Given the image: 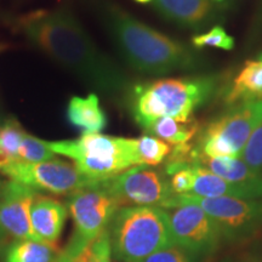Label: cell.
Returning a JSON list of instances; mask_svg holds the SVG:
<instances>
[{"instance_id": "23", "label": "cell", "mask_w": 262, "mask_h": 262, "mask_svg": "<svg viewBox=\"0 0 262 262\" xmlns=\"http://www.w3.org/2000/svg\"><path fill=\"white\" fill-rule=\"evenodd\" d=\"M54 157L55 153L50 149L47 141L25 134L18 149V162L41 163L54 159Z\"/></svg>"}, {"instance_id": "10", "label": "cell", "mask_w": 262, "mask_h": 262, "mask_svg": "<svg viewBox=\"0 0 262 262\" xmlns=\"http://www.w3.org/2000/svg\"><path fill=\"white\" fill-rule=\"evenodd\" d=\"M183 204H194L220 225L222 229L234 231L253 227L262 222V202L234 196L205 198L194 194H176L164 206L173 209Z\"/></svg>"}, {"instance_id": "22", "label": "cell", "mask_w": 262, "mask_h": 262, "mask_svg": "<svg viewBox=\"0 0 262 262\" xmlns=\"http://www.w3.org/2000/svg\"><path fill=\"white\" fill-rule=\"evenodd\" d=\"M166 175L171 176L170 187L173 194H188L192 192L195 182V171L192 164L168 163Z\"/></svg>"}, {"instance_id": "30", "label": "cell", "mask_w": 262, "mask_h": 262, "mask_svg": "<svg viewBox=\"0 0 262 262\" xmlns=\"http://www.w3.org/2000/svg\"><path fill=\"white\" fill-rule=\"evenodd\" d=\"M14 162V159H12V157L9 155V153H6L4 149L0 147V169H4L6 166L9 165V164H11Z\"/></svg>"}, {"instance_id": "33", "label": "cell", "mask_w": 262, "mask_h": 262, "mask_svg": "<svg viewBox=\"0 0 262 262\" xmlns=\"http://www.w3.org/2000/svg\"><path fill=\"white\" fill-rule=\"evenodd\" d=\"M2 186H3V185H0V191H2Z\"/></svg>"}, {"instance_id": "4", "label": "cell", "mask_w": 262, "mask_h": 262, "mask_svg": "<svg viewBox=\"0 0 262 262\" xmlns=\"http://www.w3.org/2000/svg\"><path fill=\"white\" fill-rule=\"evenodd\" d=\"M112 253L119 261L139 262L175 245L169 212L159 206H125L108 226Z\"/></svg>"}, {"instance_id": "15", "label": "cell", "mask_w": 262, "mask_h": 262, "mask_svg": "<svg viewBox=\"0 0 262 262\" xmlns=\"http://www.w3.org/2000/svg\"><path fill=\"white\" fill-rule=\"evenodd\" d=\"M67 206L50 196L37 194L31 208L33 232L39 242L55 244L67 219Z\"/></svg>"}, {"instance_id": "28", "label": "cell", "mask_w": 262, "mask_h": 262, "mask_svg": "<svg viewBox=\"0 0 262 262\" xmlns=\"http://www.w3.org/2000/svg\"><path fill=\"white\" fill-rule=\"evenodd\" d=\"M139 262H189V257L182 249L173 245L169 249L157 251Z\"/></svg>"}, {"instance_id": "11", "label": "cell", "mask_w": 262, "mask_h": 262, "mask_svg": "<svg viewBox=\"0 0 262 262\" xmlns=\"http://www.w3.org/2000/svg\"><path fill=\"white\" fill-rule=\"evenodd\" d=\"M170 229L175 245L188 251L214 248L222 228L214 219L194 204H183L169 212Z\"/></svg>"}, {"instance_id": "1", "label": "cell", "mask_w": 262, "mask_h": 262, "mask_svg": "<svg viewBox=\"0 0 262 262\" xmlns=\"http://www.w3.org/2000/svg\"><path fill=\"white\" fill-rule=\"evenodd\" d=\"M17 26L35 47L100 93L119 96L129 89L125 72L96 47L66 6L24 16Z\"/></svg>"}, {"instance_id": "2", "label": "cell", "mask_w": 262, "mask_h": 262, "mask_svg": "<svg viewBox=\"0 0 262 262\" xmlns=\"http://www.w3.org/2000/svg\"><path fill=\"white\" fill-rule=\"evenodd\" d=\"M95 5L118 50L140 73L163 75L206 66L194 49L142 24L119 5L110 0H97Z\"/></svg>"}, {"instance_id": "8", "label": "cell", "mask_w": 262, "mask_h": 262, "mask_svg": "<svg viewBox=\"0 0 262 262\" xmlns=\"http://www.w3.org/2000/svg\"><path fill=\"white\" fill-rule=\"evenodd\" d=\"M11 181L28 186L34 191L52 194H72L95 182L83 175L73 163L51 159L41 163H24L14 160L3 169Z\"/></svg>"}, {"instance_id": "19", "label": "cell", "mask_w": 262, "mask_h": 262, "mask_svg": "<svg viewBox=\"0 0 262 262\" xmlns=\"http://www.w3.org/2000/svg\"><path fill=\"white\" fill-rule=\"evenodd\" d=\"M201 124L194 118L180 122L173 118L164 117L157 119L146 131L148 135L171 143L173 146L189 145L193 137L199 133Z\"/></svg>"}, {"instance_id": "29", "label": "cell", "mask_w": 262, "mask_h": 262, "mask_svg": "<svg viewBox=\"0 0 262 262\" xmlns=\"http://www.w3.org/2000/svg\"><path fill=\"white\" fill-rule=\"evenodd\" d=\"M77 256H78V255L75 254L71 248L67 247V248H66L64 251H62L61 256L58 257L55 262H74L75 257H77Z\"/></svg>"}, {"instance_id": "32", "label": "cell", "mask_w": 262, "mask_h": 262, "mask_svg": "<svg viewBox=\"0 0 262 262\" xmlns=\"http://www.w3.org/2000/svg\"><path fill=\"white\" fill-rule=\"evenodd\" d=\"M212 2H215V3H217V4H220V3L224 2V0H212Z\"/></svg>"}, {"instance_id": "12", "label": "cell", "mask_w": 262, "mask_h": 262, "mask_svg": "<svg viewBox=\"0 0 262 262\" xmlns=\"http://www.w3.org/2000/svg\"><path fill=\"white\" fill-rule=\"evenodd\" d=\"M37 192L19 182L9 181L0 191V228L21 241H37L31 221V208Z\"/></svg>"}, {"instance_id": "14", "label": "cell", "mask_w": 262, "mask_h": 262, "mask_svg": "<svg viewBox=\"0 0 262 262\" xmlns=\"http://www.w3.org/2000/svg\"><path fill=\"white\" fill-rule=\"evenodd\" d=\"M193 164H199L227 182L233 183L239 188L244 189L248 193L249 198L262 196V173L255 171L241 158L201 157Z\"/></svg>"}, {"instance_id": "20", "label": "cell", "mask_w": 262, "mask_h": 262, "mask_svg": "<svg viewBox=\"0 0 262 262\" xmlns=\"http://www.w3.org/2000/svg\"><path fill=\"white\" fill-rule=\"evenodd\" d=\"M62 251L56 244L21 241L8 249L5 262H55Z\"/></svg>"}, {"instance_id": "18", "label": "cell", "mask_w": 262, "mask_h": 262, "mask_svg": "<svg viewBox=\"0 0 262 262\" xmlns=\"http://www.w3.org/2000/svg\"><path fill=\"white\" fill-rule=\"evenodd\" d=\"M192 165L195 171V182L192 192L188 194L205 196V198L234 196V198L250 199L248 193L238 186L227 182L199 164H192Z\"/></svg>"}, {"instance_id": "24", "label": "cell", "mask_w": 262, "mask_h": 262, "mask_svg": "<svg viewBox=\"0 0 262 262\" xmlns=\"http://www.w3.org/2000/svg\"><path fill=\"white\" fill-rule=\"evenodd\" d=\"M112 243L108 228L90 241L74 262H111Z\"/></svg>"}, {"instance_id": "25", "label": "cell", "mask_w": 262, "mask_h": 262, "mask_svg": "<svg viewBox=\"0 0 262 262\" xmlns=\"http://www.w3.org/2000/svg\"><path fill=\"white\" fill-rule=\"evenodd\" d=\"M192 44L195 49L210 47L222 50H232L234 48V39L225 31L224 27L215 26L209 32L193 37Z\"/></svg>"}, {"instance_id": "5", "label": "cell", "mask_w": 262, "mask_h": 262, "mask_svg": "<svg viewBox=\"0 0 262 262\" xmlns=\"http://www.w3.org/2000/svg\"><path fill=\"white\" fill-rule=\"evenodd\" d=\"M48 143L55 155L73 160L79 171L93 181H106L139 165L135 139L90 134Z\"/></svg>"}, {"instance_id": "16", "label": "cell", "mask_w": 262, "mask_h": 262, "mask_svg": "<svg viewBox=\"0 0 262 262\" xmlns=\"http://www.w3.org/2000/svg\"><path fill=\"white\" fill-rule=\"evenodd\" d=\"M67 117L71 124L79 127L83 135L100 134L107 125V117L101 108L97 95L88 97H72L68 103Z\"/></svg>"}, {"instance_id": "21", "label": "cell", "mask_w": 262, "mask_h": 262, "mask_svg": "<svg viewBox=\"0 0 262 262\" xmlns=\"http://www.w3.org/2000/svg\"><path fill=\"white\" fill-rule=\"evenodd\" d=\"M135 148L137 163L146 166L158 165L171 153V147L168 142L150 135L135 139Z\"/></svg>"}, {"instance_id": "13", "label": "cell", "mask_w": 262, "mask_h": 262, "mask_svg": "<svg viewBox=\"0 0 262 262\" xmlns=\"http://www.w3.org/2000/svg\"><path fill=\"white\" fill-rule=\"evenodd\" d=\"M153 6L164 18L185 28H206L219 18L212 0H153Z\"/></svg>"}, {"instance_id": "31", "label": "cell", "mask_w": 262, "mask_h": 262, "mask_svg": "<svg viewBox=\"0 0 262 262\" xmlns=\"http://www.w3.org/2000/svg\"><path fill=\"white\" fill-rule=\"evenodd\" d=\"M137 3H141V4H146V3H150L153 2V0H136Z\"/></svg>"}, {"instance_id": "7", "label": "cell", "mask_w": 262, "mask_h": 262, "mask_svg": "<svg viewBox=\"0 0 262 262\" xmlns=\"http://www.w3.org/2000/svg\"><path fill=\"white\" fill-rule=\"evenodd\" d=\"M67 208L75 226L68 247L79 255L90 241L106 231L120 205L100 181L70 194Z\"/></svg>"}, {"instance_id": "3", "label": "cell", "mask_w": 262, "mask_h": 262, "mask_svg": "<svg viewBox=\"0 0 262 262\" xmlns=\"http://www.w3.org/2000/svg\"><path fill=\"white\" fill-rule=\"evenodd\" d=\"M219 85L220 79L216 75L162 78L136 85L131 93V113L143 130L164 117L186 122L214 97Z\"/></svg>"}, {"instance_id": "9", "label": "cell", "mask_w": 262, "mask_h": 262, "mask_svg": "<svg viewBox=\"0 0 262 262\" xmlns=\"http://www.w3.org/2000/svg\"><path fill=\"white\" fill-rule=\"evenodd\" d=\"M103 183L120 208L124 205L164 208L175 195L165 175L146 165L134 166Z\"/></svg>"}, {"instance_id": "26", "label": "cell", "mask_w": 262, "mask_h": 262, "mask_svg": "<svg viewBox=\"0 0 262 262\" xmlns=\"http://www.w3.org/2000/svg\"><path fill=\"white\" fill-rule=\"evenodd\" d=\"M25 134V130L15 120H8L0 126V147L14 160H17L18 149Z\"/></svg>"}, {"instance_id": "17", "label": "cell", "mask_w": 262, "mask_h": 262, "mask_svg": "<svg viewBox=\"0 0 262 262\" xmlns=\"http://www.w3.org/2000/svg\"><path fill=\"white\" fill-rule=\"evenodd\" d=\"M253 100H262V60L245 62L226 95L229 106Z\"/></svg>"}, {"instance_id": "27", "label": "cell", "mask_w": 262, "mask_h": 262, "mask_svg": "<svg viewBox=\"0 0 262 262\" xmlns=\"http://www.w3.org/2000/svg\"><path fill=\"white\" fill-rule=\"evenodd\" d=\"M241 159L255 171L262 173V122L248 140Z\"/></svg>"}, {"instance_id": "6", "label": "cell", "mask_w": 262, "mask_h": 262, "mask_svg": "<svg viewBox=\"0 0 262 262\" xmlns=\"http://www.w3.org/2000/svg\"><path fill=\"white\" fill-rule=\"evenodd\" d=\"M261 122L262 100L233 104L199 133L191 152V164L201 157L241 158L248 140Z\"/></svg>"}]
</instances>
